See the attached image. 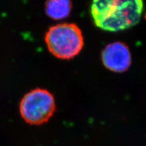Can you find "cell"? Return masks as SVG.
<instances>
[{
	"instance_id": "cell-1",
	"label": "cell",
	"mask_w": 146,
	"mask_h": 146,
	"mask_svg": "<svg viewBox=\"0 0 146 146\" xmlns=\"http://www.w3.org/2000/svg\"><path fill=\"white\" fill-rule=\"evenodd\" d=\"M141 0H97L90 7L95 25L102 30L116 32L136 25L143 11Z\"/></svg>"
},
{
	"instance_id": "cell-2",
	"label": "cell",
	"mask_w": 146,
	"mask_h": 146,
	"mask_svg": "<svg viewBox=\"0 0 146 146\" xmlns=\"http://www.w3.org/2000/svg\"><path fill=\"white\" fill-rule=\"evenodd\" d=\"M44 41L49 51L56 57L70 60L78 55L84 45L83 34L74 23H63L50 27Z\"/></svg>"
},
{
	"instance_id": "cell-3",
	"label": "cell",
	"mask_w": 146,
	"mask_h": 146,
	"mask_svg": "<svg viewBox=\"0 0 146 146\" xmlns=\"http://www.w3.org/2000/svg\"><path fill=\"white\" fill-rule=\"evenodd\" d=\"M56 110L53 94L49 91L36 88L25 95L20 104L22 118L29 124L41 125L47 122Z\"/></svg>"
},
{
	"instance_id": "cell-4",
	"label": "cell",
	"mask_w": 146,
	"mask_h": 146,
	"mask_svg": "<svg viewBox=\"0 0 146 146\" xmlns=\"http://www.w3.org/2000/svg\"><path fill=\"white\" fill-rule=\"evenodd\" d=\"M102 60L104 65L108 70L122 72L130 67L131 57L127 46L117 42L106 46L102 52Z\"/></svg>"
},
{
	"instance_id": "cell-5",
	"label": "cell",
	"mask_w": 146,
	"mask_h": 146,
	"mask_svg": "<svg viewBox=\"0 0 146 146\" xmlns=\"http://www.w3.org/2000/svg\"><path fill=\"white\" fill-rule=\"evenodd\" d=\"M72 4L68 0H52L45 4V12L46 15L55 20H60L70 15Z\"/></svg>"
}]
</instances>
